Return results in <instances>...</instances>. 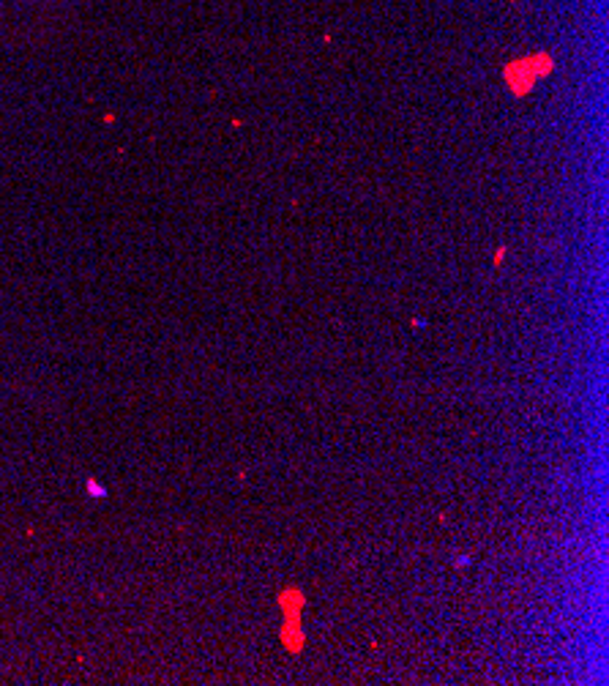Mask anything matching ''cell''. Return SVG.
I'll list each match as a JSON object with an SVG mask.
<instances>
[{
    "mask_svg": "<svg viewBox=\"0 0 609 686\" xmlns=\"http://www.w3.org/2000/svg\"><path fill=\"white\" fill-rule=\"evenodd\" d=\"M279 604H281V610H284V618H301V610H304V604H306V596L301 594V591L290 588V591H281V594H279Z\"/></svg>",
    "mask_w": 609,
    "mask_h": 686,
    "instance_id": "obj_2",
    "label": "cell"
},
{
    "mask_svg": "<svg viewBox=\"0 0 609 686\" xmlns=\"http://www.w3.org/2000/svg\"><path fill=\"white\" fill-rule=\"evenodd\" d=\"M85 489H88V495H93V498H107V495H110L104 486L99 484V482H93V479L85 482Z\"/></svg>",
    "mask_w": 609,
    "mask_h": 686,
    "instance_id": "obj_3",
    "label": "cell"
},
{
    "mask_svg": "<svg viewBox=\"0 0 609 686\" xmlns=\"http://www.w3.org/2000/svg\"><path fill=\"white\" fill-rule=\"evenodd\" d=\"M281 643H284V648H290L293 654H298V651L304 648V631H301V621H298V618H284Z\"/></svg>",
    "mask_w": 609,
    "mask_h": 686,
    "instance_id": "obj_1",
    "label": "cell"
}]
</instances>
